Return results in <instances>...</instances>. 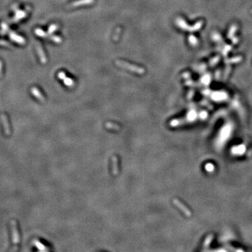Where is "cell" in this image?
<instances>
[{
    "instance_id": "1",
    "label": "cell",
    "mask_w": 252,
    "mask_h": 252,
    "mask_svg": "<svg viewBox=\"0 0 252 252\" xmlns=\"http://www.w3.org/2000/svg\"><path fill=\"white\" fill-rule=\"evenodd\" d=\"M112 172H113L114 175L116 176V175H117V174H118V172H119V170H118V158H117L116 156H114L112 158Z\"/></svg>"
},
{
    "instance_id": "4",
    "label": "cell",
    "mask_w": 252,
    "mask_h": 252,
    "mask_svg": "<svg viewBox=\"0 0 252 252\" xmlns=\"http://www.w3.org/2000/svg\"><path fill=\"white\" fill-rule=\"evenodd\" d=\"M105 126L108 128V129H110V130H120V126L118 125H117V124H116V123H111V122H108V123H107L106 124H105Z\"/></svg>"
},
{
    "instance_id": "2",
    "label": "cell",
    "mask_w": 252,
    "mask_h": 252,
    "mask_svg": "<svg viewBox=\"0 0 252 252\" xmlns=\"http://www.w3.org/2000/svg\"><path fill=\"white\" fill-rule=\"evenodd\" d=\"M119 65L121 66H123V67H126L127 69H130L132 71H136L138 74H143L144 73V69H141V68H137V67H134V66H131L130 65H127L125 63H119Z\"/></svg>"
},
{
    "instance_id": "5",
    "label": "cell",
    "mask_w": 252,
    "mask_h": 252,
    "mask_svg": "<svg viewBox=\"0 0 252 252\" xmlns=\"http://www.w3.org/2000/svg\"><path fill=\"white\" fill-rule=\"evenodd\" d=\"M65 83H66V85H69V86H72V85H74V81L71 80V79L68 78L67 81H65Z\"/></svg>"
},
{
    "instance_id": "3",
    "label": "cell",
    "mask_w": 252,
    "mask_h": 252,
    "mask_svg": "<svg viewBox=\"0 0 252 252\" xmlns=\"http://www.w3.org/2000/svg\"><path fill=\"white\" fill-rule=\"evenodd\" d=\"M173 202H174L179 208H180V209H181V210L184 212V214H187L188 216H189L190 212L189 211H188V210L187 208L186 207H184V205H183V204H182L180 201H179L178 200H176V199H174V200H173Z\"/></svg>"
}]
</instances>
